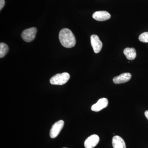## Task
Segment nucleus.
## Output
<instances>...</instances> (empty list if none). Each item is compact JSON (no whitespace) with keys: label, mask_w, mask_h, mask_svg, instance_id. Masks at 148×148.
Listing matches in <instances>:
<instances>
[{"label":"nucleus","mask_w":148,"mask_h":148,"mask_svg":"<svg viewBox=\"0 0 148 148\" xmlns=\"http://www.w3.org/2000/svg\"><path fill=\"white\" fill-rule=\"evenodd\" d=\"M112 144L114 148H126L124 140L117 135L113 138Z\"/></svg>","instance_id":"nucleus-10"},{"label":"nucleus","mask_w":148,"mask_h":148,"mask_svg":"<svg viewBox=\"0 0 148 148\" xmlns=\"http://www.w3.org/2000/svg\"><path fill=\"white\" fill-rule=\"evenodd\" d=\"M131 74L130 73H124L119 75L118 76L115 77L113 81L114 83L116 84L124 83L129 81L131 79Z\"/></svg>","instance_id":"nucleus-9"},{"label":"nucleus","mask_w":148,"mask_h":148,"mask_svg":"<svg viewBox=\"0 0 148 148\" xmlns=\"http://www.w3.org/2000/svg\"><path fill=\"white\" fill-rule=\"evenodd\" d=\"M100 141L99 136L97 135H92L86 139L84 142L86 148H93L98 145Z\"/></svg>","instance_id":"nucleus-6"},{"label":"nucleus","mask_w":148,"mask_h":148,"mask_svg":"<svg viewBox=\"0 0 148 148\" xmlns=\"http://www.w3.org/2000/svg\"><path fill=\"white\" fill-rule=\"evenodd\" d=\"M90 42L95 53H98L102 49L103 44L97 35H92L90 37Z\"/></svg>","instance_id":"nucleus-5"},{"label":"nucleus","mask_w":148,"mask_h":148,"mask_svg":"<svg viewBox=\"0 0 148 148\" xmlns=\"http://www.w3.org/2000/svg\"><path fill=\"white\" fill-rule=\"evenodd\" d=\"M140 41L144 43L148 42V32H145L141 34L139 37Z\"/></svg>","instance_id":"nucleus-13"},{"label":"nucleus","mask_w":148,"mask_h":148,"mask_svg":"<svg viewBox=\"0 0 148 148\" xmlns=\"http://www.w3.org/2000/svg\"><path fill=\"white\" fill-rule=\"evenodd\" d=\"M64 122L63 120L58 121L52 125L50 131V136L51 138H55L59 135L64 127Z\"/></svg>","instance_id":"nucleus-4"},{"label":"nucleus","mask_w":148,"mask_h":148,"mask_svg":"<svg viewBox=\"0 0 148 148\" xmlns=\"http://www.w3.org/2000/svg\"><path fill=\"white\" fill-rule=\"evenodd\" d=\"M37 29L35 27L26 29L22 32L21 38L26 42H31L36 37Z\"/></svg>","instance_id":"nucleus-3"},{"label":"nucleus","mask_w":148,"mask_h":148,"mask_svg":"<svg viewBox=\"0 0 148 148\" xmlns=\"http://www.w3.org/2000/svg\"><path fill=\"white\" fill-rule=\"evenodd\" d=\"M70 78V75L67 73L57 74L50 79V82L51 84L62 85L68 82Z\"/></svg>","instance_id":"nucleus-2"},{"label":"nucleus","mask_w":148,"mask_h":148,"mask_svg":"<svg viewBox=\"0 0 148 148\" xmlns=\"http://www.w3.org/2000/svg\"><path fill=\"white\" fill-rule=\"evenodd\" d=\"M59 39L64 47L72 48L76 44L75 37L71 31L68 29H62L59 34Z\"/></svg>","instance_id":"nucleus-1"},{"label":"nucleus","mask_w":148,"mask_h":148,"mask_svg":"<svg viewBox=\"0 0 148 148\" xmlns=\"http://www.w3.org/2000/svg\"><path fill=\"white\" fill-rule=\"evenodd\" d=\"M9 48L8 46L4 43H0V58L4 57L8 52Z\"/></svg>","instance_id":"nucleus-12"},{"label":"nucleus","mask_w":148,"mask_h":148,"mask_svg":"<svg viewBox=\"0 0 148 148\" xmlns=\"http://www.w3.org/2000/svg\"></svg>","instance_id":"nucleus-16"},{"label":"nucleus","mask_w":148,"mask_h":148,"mask_svg":"<svg viewBox=\"0 0 148 148\" xmlns=\"http://www.w3.org/2000/svg\"><path fill=\"white\" fill-rule=\"evenodd\" d=\"M145 114L146 117L147 118V119L148 120V110L145 111Z\"/></svg>","instance_id":"nucleus-15"},{"label":"nucleus","mask_w":148,"mask_h":148,"mask_svg":"<svg viewBox=\"0 0 148 148\" xmlns=\"http://www.w3.org/2000/svg\"><path fill=\"white\" fill-rule=\"evenodd\" d=\"M108 105V101L106 98H102L99 99L95 104L91 107V110L94 112H98L106 108Z\"/></svg>","instance_id":"nucleus-7"},{"label":"nucleus","mask_w":148,"mask_h":148,"mask_svg":"<svg viewBox=\"0 0 148 148\" xmlns=\"http://www.w3.org/2000/svg\"><path fill=\"white\" fill-rule=\"evenodd\" d=\"M5 4V2L4 0H0V10L2 9Z\"/></svg>","instance_id":"nucleus-14"},{"label":"nucleus","mask_w":148,"mask_h":148,"mask_svg":"<svg viewBox=\"0 0 148 148\" xmlns=\"http://www.w3.org/2000/svg\"><path fill=\"white\" fill-rule=\"evenodd\" d=\"M123 53L126 58L130 60H134L137 56L136 50L134 48H126L123 51Z\"/></svg>","instance_id":"nucleus-11"},{"label":"nucleus","mask_w":148,"mask_h":148,"mask_svg":"<svg viewBox=\"0 0 148 148\" xmlns=\"http://www.w3.org/2000/svg\"><path fill=\"white\" fill-rule=\"evenodd\" d=\"M92 18L98 21H104L108 20L111 15L108 12L105 11L95 12L92 14Z\"/></svg>","instance_id":"nucleus-8"}]
</instances>
